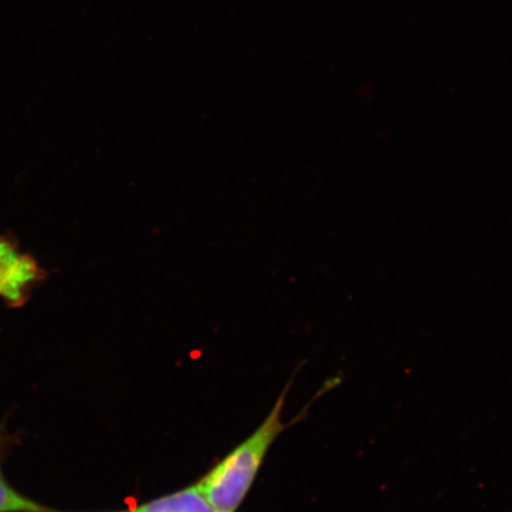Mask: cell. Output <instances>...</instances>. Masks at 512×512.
Masks as SVG:
<instances>
[{"label": "cell", "instance_id": "3", "mask_svg": "<svg viewBox=\"0 0 512 512\" xmlns=\"http://www.w3.org/2000/svg\"><path fill=\"white\" fill-rule=\"evenodd\" d=\"M128 512H222L204 496L197 484L153 499Z\"/></svg>", "mask_w": 512, "mask_h": 512}, {"label": "cell", "instance_id": "5", "mask_svg": "<svg viewBox=\"0 0 512 512\" xmlns=\"http://www.w3.org/2000/svg\"><path fill=\"white\" fill-rule=\"evenodd\" d=\"M47 512H60V511H54V510H50V509H48V511H47Z\"/></svg>", "mask_w": 512, "mask_h": 512}, {"label": "cell", "instance_id": "2", "mask_svg": "<svg viewBox=\"0 0 512 512\" xmlns=\"http://www.w3.org/2000/svg\"><path fill=\"white\" fill-rule=\"evenodd\" d=\"M41 275L34 259L19 253L10 241L0 239V297L11 304H22Z\"/></svg>", "mask_w": 512, "mask_h": 512}, {"label": "cell", "instance_id": "1", "mask_svg": "<svg viewBox=\"0 0 512 512\" xmlns=\"http://www.w3.org/2000/svg\"><path fill=\"white\" fill-rule=\"evenodd\" d=\"M286 394L287 390H284L264 422L197 483L204 496L222 512L239 510L259 475L268 451L286 430L281 420Z\"/></svg>", "mask_w": 512, "mask_h": 512}, {"label": "cell", "instance_id": "4", "mask_svg": "<svg viewBox=\"0 0 512 512\" xmlns=\"http://www.w3.org/2000/svg\"><path fill=\"white\" fill-rule=\"evenodd\" d=\"M4 434L0 430V512H47L48 509L12 488L3 472Z\"/></svg>", "mask_w": 512, "mask_h": 512}]
</instances>
